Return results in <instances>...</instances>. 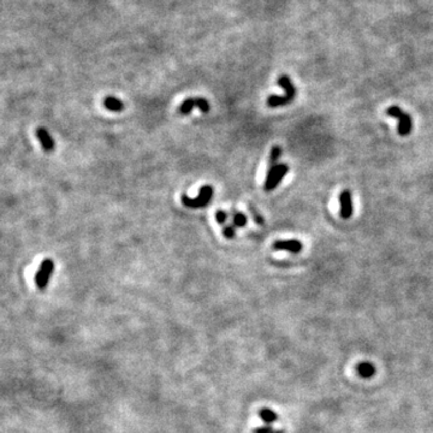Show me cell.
Wrapping results in <instances>:
<instances>
[{"instance_id": "5b68a950", "label": "cell", "mask_w": 433, "mask_h": 433, "mask_svg": "<svg viewBox=\"0 0 433 433\" xmlns=\"http://www.w3.org/2000/svg\"><path fill=\"white\" fill-rule=\"evenodd\" d=\"M199 109L200 111H202L203 113L210 112V103L207 101L205 98H189L187 100H184V101L181 104L179 107V112L181 115H189V113L193 111L194 109Z\"/></svg>"}, {"instance_id": "4fadbf2b", "label": "cell", "mask_w": 433, "mask_h": 433, "mask_svg": "<svg viewBox=\"0 0 433 433\" xmlns=\"http://www.w3.org/2000/svg\"><path fill=\"white\" fill-rule=\"evenodd\" d=\"M290 101L285 98V95H276V94H273V95H270L267 98V106L270 107H279V106H284L289 104Z\"/></svg>"}, {"instance_id": "e0dca14e", "label": "cell", "mask_w": 433, "mask_h": 433, "mask_svg": "<svg viewBox=\"0 0 433 433\" xmlns=\"http://www.w3.org/2000/svg\"><path fill=\"white\" fill-rule=\"evenodd\" d=\"M254 433H284V431H277V429L272 428V425H265L264 427L255 429Z\"/></svg>"}, {"instance_id": "9a60e30c", "label": "cell", "mask_w": 433, "mask_h": 433, "mask_svg": "<svg viewBox=\"0 0 433 433\" xmlns=\"http://www.w3.org/2000/svg\"><path fill=\"white\" fill-rule=\"evenodd\" d=\"M247 217L246 214L241 212H234L233 213V224L236 227H243L247 225Z\"/></svg>"}, {"instance_id": "6da1fadb", "label": "cell", "mask_w": 433, "mask_h": 433, "mask_svg": "<svg viewBox=\"0 0 433 433\" xmlns=\"http://www.w3.org/2000/svg\"><path fill=\"white\" fill-rule=\"evenodd\" d=\"M387 115L398 119V134L401 136H408L413 130V119L408 112L397 105H391L387 109Z\"/></svg>"}, {"instance_id": "8fae6325", "label": "cell", "mask_w": 433, "mask_h": 433, "mask_svg": "<svg viewBox=\"0 0 433 433\" xmlns=\"http://www.w3.org/2000/svg\"><path fill=\"white\" fill-rule=\"evenodd\" d=\"M36 135H38V139L40 140V142H41L43 149L45 150H52L55 148V142H53L52 137L49 136V134L46 132L45 129H38L36 130Z\"/></svg>"}, {"instance_id": "ac0fdd59", "label": "cell", "mask_w": 433, "mask_h": 433, "mask_svg": "<svg viewBox=\"0 0 433 433\" xmlns=\"http://www.w3.org/2000/svg\"><path fill=\"white\" fill-rule=\"evenodd\" d=\"M249 210L251 211V214H253L255 221H257L258 224H260V225H263V224H264V219H263V217H261L260 214L258 213V211L255 210V208L253 206H251V205H249Z\"/></svg>"}, {"instance_id": "2e32d148", "label": "cell", "mask_w": 433, "mask_h": 433, "mask_svg": "<svg viewBox=\"0 0 433 433\" xmlns=\"http://www.w3.org/2000/svg\"><path fill=\"white\" fill-rule=\"evenodd\" d=\"M216 219L218 221V224H220V225H224L226 219H227V213L223 210H218L217 213H216Z\"/></svg>"}, {"instance_id": "8992f818", "label": "cell", "mask_w": 433, "mask_h": 433, "mask_svg": "<svg viewBox=\"0 0 433 433\" xmlns=\"http://www.w3.org/2000/svg\"><path fill=\"white\" fill-rule=\"evenodd\" d=\"M340 205L341 210L340 214L343 219H349L354 212V206H352V197L351 191L349 189H344L340 195Z\"/></svg>"}, {"instance_id": "5bb4252c", "label": "cell", "mask_w": 433, "mask_h": 433, "mask_svg": "<svg viewBox=\"0 0 433 433\" xmlns=\"http://www.w3.org/2000/svg\"><path fill=\"white\" fill-rule=\"evenodd\" d=\"M282 156V148L279 146H273L272 147L271 152H270V159H268V169H271L272 166L277 165L278 160H279V158Z\"/></svg>"}, {"instance_id": "7c38bea8", "label": "cell", "mask_w": 433, "mask_h": 433, "mask_svg": "<svg viewBox=\"0 0 433 433\" xmlns=\"http://www.w3.org/2000/svg\"><path fill=\"white\" fill-rule=\"evenodd\" d=\"M259 416L260 419L265 422V425H272L273 422H276L278 420V415L276 414V412L271 411V409L268 408H263L259 412Z\"/></svg>"}, {"instance_id": "52a82bcc", "label": "cell", "mask_w": 433, "mask_h": 433, "mask_svg": "<svg viewBox=\"0 0 433 433\" xmlns=\"http://www.w3.org/2000/svg\"><path fill=\"white\" fill-rule=\"evenodd\" d=\"M302 248H303V244L301 243V241L295 240V238H293V240L276 241L273 243L274 250H285L293 254H298L302 250Z\"/></svg>"}, {"instance_id": "30bf717a", "label": "cell", "mask_w": 433, "mask_h": 433, "mask_svg": "<svg viewBox=\"0 0 433 433\" xmlns=\"http://www.w3.org/2000/svg\"><path fill=\"white\" fill-rule=\"evenodd\" d=\"M104 106H105V109H107L109 111H112V112H120V111L124 110V103L122 100L115 98V96H106L105 99H104Z\"/></svg>"}, {"instance_id": "d6986e66", "label": "cell", "mask_w": 433, "mask_h": 433, "mask_svg": "<svg viewBox=\"0 0 433 433\" xmlns=\"http://www.w3.org/2000/svg\"><path fill=\"white\" fill-rule=\"evenodd\" d=\"M235 227H236V226H235L234 224H233V225L224 227V230H223L224 236H225L226 238H233L235 236Z\"/></svg>"}, {"instance_id": "3957f363", "label": "cell", "mask_w": 433, "mask_h": 433, "mask_svg": "<svg viewBox=\"0 0 433 433\" xmlns=\"http://www.w3.org/2000/svg\"><path fill=\"white\" fill-rule=\"evenodd\" d=\"M289 166L287 164H277V165L272 166L271 169H268V173L265 180V190L266 191H272L273 189L279 186L282 180L284 179L285 174L288 173Z\"/></svg>"}, {"instance_id": "9c48e42d", "label": "cell", "mask_w": 433, "mask_h": 433, "mask_svg": "<svg viewBox=\"0 0 433 433\" xmlns=\"http://www.w3.org/2000/svg\"><path fill=\"white\" fill-rule=\"evenodd\" d=\"M356 371H358V374L364 379H370L375 374L374 365L370 361L360 362V364L358 365Z\"/></svg>"}, {"instance_id": "ba28073f", "label": "cell", "mask_w": 433, "mask_h": 433, "mask_svg": "<svg viewBox=\"0 0 433 433\" xmlns=\"http://www.w3.org/2000/svg\"><path fill=\"white\" fill-rule=\"evenodd\" d=\"M278 85H279L282 88L284 89L285 92V98H287L289 101H293L295 99V96H296V88H295L294 83L291 82L290 77L287 75H282L279 76V79H278Z\"/></svg>"}, {"instance_id": "277c9868", "label": "cell", "mask_w": 433, "mask_h": 433, "mask_svg": "<svg viewBox=\"0 0 433 433\" xmlns=\"http://www.w3.org/2000/svg\"><path fill=\"white\" fill-rule=\"evenodd\" d=\"M53 270H55V264L51 259H45L42 261L41 266L35 274V284L39 289L43 290L48 284L49 278H51Z\"/></svg>"}, {"instance_id": "7a4b0ae2", "label": "cell", "mask_w": 433, "mask_h": 433, "mask_svg": "<svg viewBox=\"0 0 433 433\" xmlns=\"http://www.w3.org/2000/svg\"><path fill=\"white\" fill-rule=\"evenodd\" d=\"M213 194L214 189L212 186H203L199 191V196L195 197V199H191L189 196L183 195L182 203L189 208H202L210 203V201L212 200L213 197Z\"/></svg>"}]
</instances>
